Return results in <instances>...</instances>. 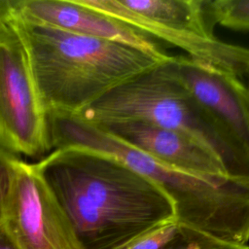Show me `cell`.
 Returning a JSON list of instances; mask_svg holds the SVG:
<instances>
[{
    "instance_id": "9a60e30c",
    "label": "cell",
    "mask_w": 249,
    "mask_h": 249,
    "mask_svg": "<svg viewBox=\"0 0 249 249\" xmlns=\"http://www.w3.org/2000/svg\"><path fill=\"white\" fill-rule=\"evenodd\" d=\"M16 0H0V29L8 26L15 19Z\"/></svg>"
},
{
    "instance_id": "6da1fadb",
    "label": "cell",
    "mask_w": 249,
    "mask_h": 249,
    "mask_svg": "<svg viewBox=\"0 0 249 249\" xmlns=\"http://www.w3.org/2000/svg\"><path fill=\"white\" fill-rule=\"evenodd\" d=\"M34 164L84 249H117L176 221L165 192L115 156L66 147Z\"/></svg>"
},
{
    "instance_id": "30bf717a",
    "label": "cell",
    "mask_w": 249,
    "mask_h": 249,
    "mask_svg": "<svg viewBox=\"0 0 249 249\" xmlns=\"http://www.w3.org/2000/svg\"><path fill=\"white\" fill-rule=\"evenodd\" d=\"M175 70L196 99L249 155V89L238 78L173 56Z\"/></svg>"
},
{
    "instance_id": "277c9868",
    "label": "cell",
    "mask_w": 249,
    "mask_h": 249,
    "mask_svg": "<svg viewBox=\"0 0 249 249\" xmlns=\"http://www.w3.org/2000/svg\"><path fill=\"white\" fill-rule=\"evenodd\" d=\"M94 125L139 121L190 136L212 152L228 175L249 182V155L179 78L173 56L111 89L77 114Z\"/></svg>"
},
{
    "instance_id": "e0dca14e",
    "label": "cell",
    "mask_w": 249,
    "mask_h": 249,
    "mask_svg": "<svg viewBox=\"0 0 249 249\" xmlns=\"http://www.w3.org/2000/svg\"><path fill=\"white\" fill-rule=\"evenodd\" d=\"M247 88H248V89H249V75H248V84H247Z\"/></svg>"
},
{
    "instance_id": "3957f363",
    "label": "cell",
    "mask_w": 249,
    "mask_h": 249,
    "mask_svg": "<svg viewBox=\"0 0 249 249\" xmlns=\"http://www.w3.org/2000/svg\"><path fill=\"white\" fill-rule=\"evenodd\" d=\"M12 24L24 45L47 112L78 114L111 89L167 59L16 18Z\"/></svg>"
},
{
    "instance_id": "2e32d148",
    "label": "cell",
    "mask_w": 249,
    "mask_h": 249,
    "mask_svg": "<svg viewBox=\"0 0 249 249\" xmlns=\"http://www.w3.org/2000/svg\"><path fill=\"white\" fill-rule=\"evenodd\" d=\"M0 249H18L11 239L0 214Z\"/></svg>"
},
{
    "instance_id": "7a4b0ae2",
    "label": "cell",
    "mask_w": 249,
    "mask_h": 249,
    "mask_svg": "<svg viewBox=\"0 0 249 249\" xmlns=\"http://www.w3.org/2000/svg\"><path fill=\"white\" fill-rule=\"evenodd\" d=\"M52 148L79 147L115 156L157 183L170 197L178 225L216 240L249 241V182L206 179L161 163L77 114L48 112Z\"/></svg>"
},
{
    "instance_id": "8fae6325",
    "label": "cell",
    "mask_w": 249,
    "mask_h": 249,
    "mask_svg": "<svg viewBox=\"0 0 249 249\" xmlns=\"http://www.w3.org/2000/svg\"><path fill=\"white\" fill-rule=\"evenodd\" d=\"M213 24L236 31H249V0H205Z\"/></svg>"
},
{
    "instance_id": "9c48e42d",
    "label": "cell",
    "mask_w": 249,
    "mask_h": 249,
    "mask_svg": "<svg viewBox=\"0 0 249 249\" xmlns=\"http://www.w3.org/2000/svg\"><path fill=\"white\" fill-rule=\"evenodd\" d=\"M96 126L182 172L214 180L231 178L212 152L181 132L139 121H122Z\"/></svg>"
},
{
    "instance_id": "52a82bcc",
    "label": "cell",
    "mask_w": 249,
    "mask_h": 249,
    "mask_svg": "<svg viewBox=\"0 0 249 249\" xmlns=\"http://www.w3.org/2000/svg\"><path fill=\"white\" fill-rule=\"evenodd\" d=\"M0 214L18 249H84L58 200L35 164L16 161Z\"/></svg>"
},
{
    "instance_id": "5bb4252c",
    "label": "cell",
    "mask_w": 249,
    "mask_h": 249,
    "mask_svg": "<svg viewBox=\"0 0 249 249\" xmlns=\"http://www.w3.org/2000/svg\"><path fill=\"white\" fill-rule=\"evenodd\" d=\"M18 157L0 149V210L9 191Z\"/></svg>"
},
{
    "instance_id": "8992f818",
    "label": "cell",
    "mask_w": 249,
    "mask_h": 249,
    "mask_svg": "<svg viewBox=\"0 0 249 249\" xmlns=\"http://www.w3.org/2000/svg\"><path fill=\"white\" fill-rule=\"evenodd\" d=\"M0 149L31 158L52 149L48 112L12 23L0 29Z\"/></svg>"
},
{
    "instance_id": "7c38bea8",
    "label": "cell",
    "mask_w": 249,
    "mask_h": 249,
    "mask_svg": "<svg viewBox=\"0 0 249 249\" xmlns=\"http://www.w3.org/2000/svg\"><path fill=\"white\" fill-rule=\"evenodd\" d=\"M183 228L176 221L157 227L140 234L117 249H165L182 233Z\"/></svg>"
},
{
    "instance_id": "4fadbf2b",
    "label": "cell",
    "mask_w": 249,
    "mask_h": 249,
    "mask_svg": "<svg viewBox=\"0 0 249 249\" xmlns=\"http://www.w3.org/2000/svg\"><path fill=\"white\" fill-rule=\"evenodd\" d=\"M165 249H249V246L222 242L183 228L181 235Z\"/></svg>"
},
{
    "instance_id": "ba28073f",
    "label": "cell",
    "mask_w": 249,
    "mask_h": 249,
    "mask_svg": "<svg viewBox=\"0 0 249 249\" xmlns=\"http://www.w3.org/2000/svg\"><path fill=\"white\" fill-rule=\"evenodd\" d=\"M15 18L66 32L124 44L160 58L170 55L151 37L80 0H16Z\"/></svg>"
},
{
    "instance_id": "5b68a950",
    "label": "cell",
    "mask_w": 249,
    "mask_h": 249,
    "mask_svg": "<svg viewBox=\"0 0 249 249\" xmlns=\"http://www.w3.org/2000/svg\"><path fill=\"white\" fill-rule=\"evenodd\" d=\"M153 38L184 51L189 58L241 78L249 75V48L228 43L214 33L205 0H80Z\"/></svg>"
}]
</instances>
